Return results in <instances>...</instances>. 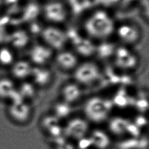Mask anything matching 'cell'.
<instances>
[{
    "instance_id": "1",
    "label": "cell",
    "mask_w": 149,
    "mask_h": 149,
    "mask_svg": "<svg viewBox=\"0 0 149 149\" xmlns=\"http://www.w3.org/2000/svg\"><path fill=\"white\" fill-rule=\"evenodd\" d=\"M117 22L105 9L96 8L83 16L81 22L83 34L95 43L111 40L114 36Z\"/></svg>"
},
{
    "instance_id": "2",
    "label": "cell",
    "mask_w": 149,
    "mask_h": 149,
    "mask_svg": "<svg viewBox=\"0 0 149 149\" xmlns=\"http://www.w3.org/2000/svg\"><path fill=\"white\" fill-rule=\"evenodd\" d=\"M113 105L112 100L98 94L91 95L83 102V116L90 124L100 125L112 115Z\"/></svg>"
},
{
    "instance_id": "3",
    "label": "cell",
    "mask_w": 149,
    "mask_h": 149,
    "mask_svg": "<svg viewBox=\"0 0 149 149\" xmlns=\"http://www.w3.org/2000/svg\"><path fill=\"white\" fill-rule=\"evenodd\" d=\"M72 73L73 80L83 88L97 83L102 79L103 75L101 66L92 59L80 61Z\"/></svg>"
},
{
    "instance_id": "4",
    "label": "cell",
    "mask_w": 149,
    "mask_h": 149,
    "mask_svg": "<svg viewBox=\"0 0 149 149\" xmlns=\"http://www.w3.org/2000/svg\"><path fill=\"white\" fill-rule=\"evenodd\" d=\"M42 17L47 25L61 26L70 17V9L61 0H48L41 10Z\"/></svg>"
},
{
    "instance_id": "5",
    "label": "cell",
    "mask_w": 149,
    "mask_h": 149,
    "mask_svg": "<svg viewBox=\"0 0 149 149\" xmlns=\"http://www.w3.org/2000/svg\"><path fill=\"white\" fill-rule=\"evenodd\" d=\"M119 45L133 47L138 44L142 37L140 26L132 20H125L116 24L114 36Z\"/></svg>"
},
{
    "instance_id": "6",
    "label": "cell",
    "mask_w": 149,
    "mask_h": 149,
    "mask_svg": "<svg viewBox=\"0 0 149 149\" xmlns=\"http://www.w3.org/2000/svg\"><path fill=\"white\" fill-rule=\"evenodd\" d=\"M114 66L125 73L132 72L138 67L140 59L132 47L118 45L112 59Z\"/></svg>"
},
{
    "instance_id": "7",
    "label": "cell",
    "mask_w": 149,
    "mask_h": 149,
    "mask_svg": "<svg viewBox=\"0 0 149 149\" xmlns=\"http://www.w3.org/2000/svg\"><path fill=\"white\" fill-rule=\"evenodd\" d=\"M90 123L83 116H72L63 124L64 137L73 142L88 136L91 129Z\"/></svg>"
},
{
    "instance_id": "8",
    "label": "cell",
    "mask_w": 149,
    "mask_h": 149,
    "mask_svg": "<svg viewBox=\"0 0 149 149\" xmlns=\"http://www.w3.org/2000/svg\"><path fill=\"white\" fill-rule=\"evenodd\" d=\"M41 42L55 52L66 48L68 45L66 31L61 26L47 25L40 33Z\"/></svg>"
},
{
    "instance_id": "9",
    "label": "cell",
    "mask_w": 149,
    "mask_h": 149,
    "mask_svg": "<svg viewBox=\"0 0 149 149\" xmlns=\"http://www.w3.org/2000/svg\"><path fill=\"white\" fill-rule=\"evenodd\" d=\"M68 45L70 49L80 58L84 59L94 57L96 43L87 37L77 33H70L66 31Z\"/></svg>"
},
{
    "instance_id": "10",
    "label": "cell",
    "mask_w": 149,
    "mask_h": 149,
    "mask_svg": "<svg viewBox=\"0 0 149 149\" xmlns=\"http://www.w3.org/2000/svg\"><path fill=\"white\" fill-rule=\"evenodd\" d=\"M6 112L9 118L19 125L28 124L33 115L31 104L23 100L9 102Z\"/></svg>"
},
{
    "instance_id": "11",
    "label": "cell",
    "mask_w": 149,
    "mask_h": 149,
    "mask_svg": "<svg viewBox=\"0 0 149 149\" xmlns=\"http://www.w3.org/2000/svg\"><path fill=\"white\" fill-rule=\"evenodd\" d=\"M55 51L40 41L30 47L27 59L33 66H49L53 61Z\"/></svg>"
},
{
    "instance_id": "12",
    "label": "cell",
    "mask_w": 149,
    "mask_h": 149,
    "mask_svg": "<svg viewBox=\"0 0 149 149\" xmlns=\"http://www.w3.org/2000/svg\"><path fill=\"white\" fill-rule=\"evenodd\" d=\"M61 123L51 113L44 115L40 119V129L52 144L65 137L63 134V124Z\"/></svg>"
},
{
    "instance_id": "13",
    "label": "cell",
    "mask_w": 149,
    "mask_h": 149,
    "mask_svg": "<svg viewBox=\"0 0 149 149\" xmlns=\"http://www.w3.org/2000/svg\"><path fill=\"white\" fill-rule=\"evenodd\" d=\"M80 61V58L71 49L65 48L55 52L52 62L60 70L72 73Z\"/></svg>"
},
{
    "instance_id": "14",
    "label": "cell",
    "mask_w": 149,
    "mask_h": 149,
    "mask_svg": "<svg viewBox=\"0 0 149 149\" xmlns=\"http://www.w3.org/2000/svg\"><path fill=\"white\" fill-rule=\"evenodd\" d=\"M59 94L60 100L73 107L83 100L84 96L83 87L72 80L62 86Z\"/></svg>"
},
{
    "instance_id": "15",
    "label": "cell",
    "mask_w": 149,
    "mask_h": 149,
    "mask_svg": "<svg viewBox=\"0 0 149 149\" xmlns=\"http://www.w3.org/2000/svg\"><path fill=\"white\" fill-rule=\"evenodd\" d=\"M54 79V74L49 66H33L29 80L38 88L49 87Z\"/></svg>"
},
{
    "instance_id": "16",
    "label": "cell",
    "mask_w": 149,
    "mask_h": 149,
    "mask_svg": "<svg viewBox=\"0 0 149 149\" xmlns=\"http://www.w3.org/2000/svg\"><path fill=\"white\" fill-rule=\"evenodd\" d=\"M88 137L92 149H110L112 146L113 137L107 130L101 127L91 128Z\"/></svg>"
},
{
    "instance_id": "17",
    "label": "cell",
    "mask_w": 149,
    "mask_h": 149,
    "mask_svg": "<svg viewBox=\"0 0 149 149\" xmlns=\"http://www.w3.org/2000/svg\"><path fill=\"white\" fill-rule=\"evenodd\" d=\"M107 131L112 137H121L128 134L130 120L122 116H111L107 121Z\"/></svg>"
},
{
    "instance_id": "18",
    "label": "cell",
    "mask_w": 149,
    "mask_h": 149,
    "mask_svg": "<svg viewBox=\"0 0 149 149\" xmlns=\"http://www.w3.org/2000/svg\"><path fill=\"white\" fill-rule=\"evenodd\" d=\"M33 66L26 59H16L9 68L10 77L15 81H23L29 80Z\"/></svg>"
},
{
    "instance_id": "19",
    "label": "cell",
    "mask_w": 149,
    "mask_h": 149,
    "mask_svg": "<svg viewBox=\"0 0 149 149\" xmlns=\"http://www.w3.org/2000/svg\"><path fill=\"white\" fill-rule=\"evenodd\" d=\"M117 45L111 40L97 42L94 57L102 61L112 59Z\"/></svg>"
},
{
    "instance_id": "20",
    "label": "cell",
    "mask_w": 149,
    "mask_h": 149,
    "mask_svg": "<svg viewBox=\"0 0 149 149\" xmlns=\"http://www.w3.org/2000/svg\"><path fill=\"white\" fill-rule=\"evenodd\" d=\"M72 112L73 106L60 99L52 105L51 113L62 122L71 117Z\"/></svg>"
},
{
    "instance_id": "21",
    "label": "cell",
    "mask_w": 149,
    "mask_h": 149,
    "mask_svg": "<svg viewBox=\"0 0 149 149\" xmlns=\"http://www.w3.org/2000/svg\"><path fill=\"white\" fill-rule=\"evenodd\" d=\"M16 90L15 81L10 76L0 77V100L9 101Z\"/></svg>"
},
{
    "instance_id": "22",
    "label": "cell",
    "mask_w": 149,
    "mask_h": 149,
    "mask_svg": "<svg viewBox=\"0 0 149 149\" xmlns=\"http://www.w3.org/2000/svg\"><path fill=\"white\" fill-rule=\"evenodd\" d=\"M17 89L22 98L30 103L31 100L34 99L37 94L38 88L30 80L21 81L20 84L17 86Z\"/></svg>"
},
{
    "instance_id": "23",
    "label": "cell",
    "mask_w": 149,
    "mask_h": 149,
    "mask_svg": "<svg viewBox=\"0 0 149 149\" xmlns=\"http://www.w3.org/2000/svg\"><path fill=\"white\" fill-rule=\"evenodd\" d=\"M16 59L12 48L5 46L0 47V66L9 68Z\"/></svg>"
},
{
    "instance_id": "24",
    "label": "cell",
    "mask_w": 149,
    "mask_h": 149,
    "mask_svg": "<svg viewBox=\"0 0 149 149\" xmlns=\"http://www.w3.org/2000/svg\"><path fill=\"white\" fill-rule=\"evenodd\" d=\"M52 149H77L74 142L65 137L52 144Z\"/></svg>"
}]
</instances>
